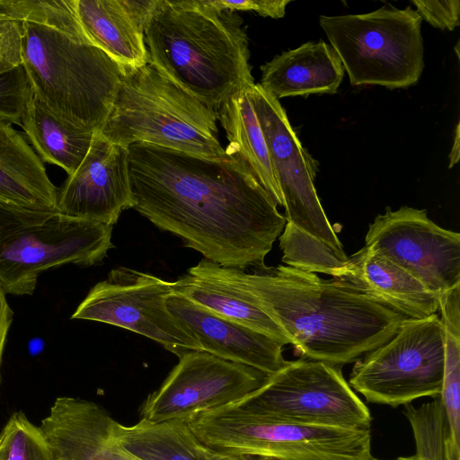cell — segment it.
<instances>
[{
  "label": "cell",
  "instance_id": "30",
  "mask_svg": "<svg viewBox=\"0 0 460 460\" xmlns=\"http://www.w3.org/2000/svg\"><path fill=\"white\" fill-rule=\"evenodd\" d=\"M419 408L406 404L404 414L411 423L418 460H445L443 415L438 397Z\"/></svg>",
  "mask_w": 460,
  "mask_h": 460
},
{
  "label": "cell",
  "instance_id": "35",
  "mask_svg": "<svg viewBox=\"0 0 460 460\" xmlns=\"http://www.w3.org/2000/svg\"><path fill=\"white\" fill-rule=\"evenodd\" d=\"M101 460H137L119 446L115 444L111 438L108 440L102 451Z\"/></svg>",
  "mask_w": 460,
  "mask_h": 460
},
{
  "label": "cell",
  "instance_id": "4",
  "mask_svg": "<svg viewBox=\"0 0 460 460\" xmlns=\"http://www.w3.org/2000/svg\"><path fill=\"white\" fill-rule=\"evenodd\" d=\"M20 65L51 112L101 130L120 78V66L102 50L53 24L0 17V70Z\"/></svg>",
  "mask_w": 460,
  "mask_h": 460
},
{
  "label": "cell",
  "instance_id": "36",
  "mask_svg": "<svg viewBox=\"0 0 460 460\" xmlns=\"http://www.w3.org/2000/svg\"><path fill=\"white\" fill-rule=\"evenodd\" d=\"M459 123L456 125V132H455V138H454V144L451 150V153L449 155V168L454 166L459 161Z\"/></svg>",
  "mask_w": 460,
  "mask_h": 460
},
{
  "label": "cell",
  "instance_id": "14",
  "mask_svg": "<svg viewBox=\"0 0 460 460\" xmlns=\"http://www.w3.org/2000/svg\"><path fill=\"white\" fill-rule=\"evenodd\" d=\"M178 358V364L162 385L144 401L142 420H185L237 402L259 388L269 376L202 350H190Z\"/></svg>",
  "mask_w": 460,
  "mask_h": 460
},
{
  "label": "cell",
  "instance_id": "32",
  "mask_svg": "<svg viewBox=\"0 0 460 460\" xmlns=\"http://www.w3.org/2000/svg\"><path fill=\"white\" fill-rule=\"evenodd\" d=\"M411 4L415 5L421 20H425L435 28L453 31L459 26V0H411Z\"/></svg>",
  "mask_w": 460,
  "mask_h": 460
},
{
  "label": "cell",
  "instance_id": "9",
  "mask_svg": "<svg viewBox=\"0 0 460 460\" xmlns=\"http://www.w3.org/2000/svg\"><path fill=\"white\" fill-rule=\"evenodd\" d=\"M444 334L439 315L406 319L395 334L355 361L349 385L368 402L398 407L442 387Z\"/></svg>",
  "mask_w": 460,
  "mask_h": 460
},
{
  "label": "cell",
  "instance_id": "13",
  "mask_svg": "<svg viewBox=\"0 0 460 460\" xmlns=\"http://www.w3.org/2000/svg\"><path fill=\"white\" fill-rule=\"evenodd\" d=\"M440 296L460 285V234L434 223L426 209L387 207L369 224L365 245Z\"/></svg>",
  "mask_w": 460,
  "mask_h": 460
},
{
  "label": "cell",
  "instance_id": "38",
  "mask_svg": "<svg viewBox=\"0 0 460 460\" xmlns=\"http://www.w3.org/2000/svg\"><path fill=\"white\" fill-rule=\"evenodd\" d=\"M375 460H379V459H375ZM394 460H418L417 457L413 455V456H400Z\"/></svg>",
  "mask_w": 460,
  "mask_h": 460
},
{
  "label": "cell",
  "instance_id": "2",
  "mask_svg": "<svg viewBox=\"0 0 460 460\" xmlns=\"http://www.w3.org/2000/svg\"><path fill=\"white\" fill-rule=\"evenodd\" d=\"M188 273L244 293L283 330L297 355L332 365L355 362L408 319L337 279L287 265H264L249 273L203 259Z\"/></svg>",
  "mask_w": 460,
  "mask_h": 460
},
{
  "label": "cell",
  "instance_id": "24",
  "mask_svg": "<svg viewBox=\"0 0 460 460\" xmlns=\"http://www.w3.org/2000/svg\"><path fill=\"white\" fill-rule=\"evenodd\" d=\"M174 294L228 320L279 341L290 340L283 330L247 295L214 278L183 275L172 282Z\"/></svg>",
  "mask_w": 460,
  "mask_h": 460
},
{
  "label": "cell",
  "instance_id": "33",
  "mask_svg": "<svg viewBox=\"0 0 460 460\" xmlns=\"http://www.w3.org/2000/svg\"><path fill=\"white\" fill-rule=\"evenodd\" d=\"M207 4L218 10L253 11L261 16L282 18L290 0H206Z\"/></svg>",
  "mask_w": 460,
  "mask_h": 460
},
{
  "label": "cell",
  "instance_id": "5",
  "mask_svg": "<svg viewBox=\"0 0 460 460\" xmlns=\"http://www.w3.org/2000/svg\"><path fill=\"white\" fill-rule=\"evenodd\" d=\"M217 119L215 110L148 58L140 66H120L115 96L99 131L111 142L126 147L146 143L221 158L227 152L218 140Z\"/></svg>",
  "mask_w": 460,
  "mask_h": 460
},
{
  "label": "cell",
  "instance_id": "29",
  "mask_svg": "<svg viewBox=\"0 0 460 460\" xmlns=\"http://www.w3.org/2000/svg\"><path fill=\"white\" fill-rule=\"evenodd\" d=\"M0 17L53 24L88 40L80 26L75 0H0Z\"/></svg>",
  "mask_w": 460,
  "mask_h": 460
},
{
  "label": "cell",
  "instance_id": "37",
  "mask_svg": "<svg viewBox=\"0 0 460 460\" xmlns=\"http://www.w3.org/2000/svg\"><path fill=\"white\" fill-rule=\"evenodd\" d=\"M224 460H279L275 458L269 457H260V456H230L224 455Z\"/></svg>",
  "mask_w": 460,
  "mask_h": 460
},
{
  "label": "cell",
  "instance_id": "6",
  "mask_svg": "<svg viewBox=\"0 0 460 460\" xmlns=\"http://www.w3.org/2000/svg\"><path fill=\"white\" fill-rule=\"evenodd\" d=\"M213 451L279 460H375L370 429L288 421L226 405L185 420Z\"/></svg>",
  "mask_w": 460,
  "mask_h": 460
},
{
  "label": "cell",
  "instance_id": "12",
  "mask_svg": "<svg viewBox=\"0 0 460 460\" xmlns=\"http://www.w3.org/2000/svg\"><path fill=\"white\" fill-rule=\"evenodd\" d=\"M247 95L266 140L286 221L345 254L314 185L316 163L300 143L285 110L259 84L249 85Z\"/></svg>",
  "mask_w": 460,
  "mask_h": 460
},
{
  "label": "cell",
  "instance_id": "15",
  "mask_svg": "<svg viewBox=\"0 0 460 460\" xmlns=\"http://www.w3.org/2000/svg\"><path fill=\"white\" fill-rule=\"evenodd\" d=\"M134 206L128 148L96 130L79 167L58 188L57 210L113 226L123 210Z\"/></svg>",
  "mask_w": 460,
  "mask_h": 460
},
{
  "label": "cell",
  "instance_id": "19",
  "mask_svg": "<svg viewBox=\"0 0 460 460\" xmlns=\"http://www.w3.org/2000/svg\"><path fill=\"white\" fill-rule=\"evenodd\" d=\"M261 88L277 100L288 96L335 93L344 68L332 47L306 42L261 66Z\"/></svg>",
  "mask_w": 460,
  "mask_h": 460
},
{
  "label": "cell",
  "instance_id": "10",
  "mask_svg": "<svg viewBox=\"0 0 460 460\" xmlns=\"http://www.w3.org/2000/svg\"><path fill=\"white\" fill-rule=\"evenodd\" d=\"M243 411L303 424L370 429L367 406L343 377L341 367L299 358L267 376L237 402Z\"/></svg>",
  "mask_w": 460,
  "mask_h": 460
},
{
  "label": "cell",
  "instance_id": "16",
  "mask_svg": "<svg viewBox=\"0 0 460 460\" xmlns=\"http://www.w3.org/2000/svg\"><path fill=\"white\" fill-rule=\"evenodd\" d=\"M167 306L202 351L268 375L287 363L283 357L285 345L278 340L219 316L174 293L167 299Z\"/></svg>",
  "mask_w": 460,
  "mask_h": 460
},
{
  "label": "cell",
  "instance_id": "17",
  "mask_svg": "<svg viewBox=\"0 0 460 460\" xmlns=\"http://www.w3.org/2000/svg\"><path fill=\"white\" fill-rule=\"evenodd\" d=\"M156 0H75L80 26L95 47L119 66L148 60L145 24Z\"/></svg>",
  "mask_w": 460,
  "mask_h": 460
},
{
  "label": "cell",
  "instance_id": "31",
  "mask_svg": "<svg viewBox=\"0 0 460 460\" xmlns=\"http://www.w3.org/2000/svg\"><path fill=\"white\" fill-rule=\"evenodd\" d=\"M33 92L22 65L0 73V120L21 127Z\"/></svg>",
  "mask_w": 460,
  "mask_h": 460
},
{
  "label": "cell",
  "instance_id": "27",
  "mask_svg": "<svg viewBox=\"0 0 460 460\" xmlns=\"http://www.w3.org/2000/svg\"><path fill=\"white\" fill-rule=\"evenodd\" d=\"M281 261L287 266L310 273L339 278L349 257L339 253L310 234L287 222L279 236Z\"/></svg>",
  "mask_w": 460,
  "mask_h": 460
},
{
  "label": "cell",
  "instance_id": "3",
  "mask_svg": "<svg viewBox=\"0 0 460 460\" xmlns=\"http://www.w3.org/2000/svg\"><path fill=\"white\" fill-rule=\"evenodd\" d=\"M149 59L209 108L253 84L249 40L237 12L206 0H156L144 28Z\"/></svg>",
  "mask_w": 460,
  "mask_h": 460
},
{
  "label": "cell",
  "instance_id": "11",
  "mask_svg": "<svg viewBox=\"0 0 460 460\" xmlns=\"http://www.w3.org/2000/svg\"><path fill=\"white\" fill-rule=\"evenodd\" d=\"M172 282L137 270L119 267L94 285L72 319L90 320L124 328L161 344L177 357L201 350L167 306Z\"/></svg>",
  "mask_w": 460,
  "mask_h": 460
},
{
  "label": "cell",
  "instance_id": "26",
  "mask_svg": "<svg viewBox=\"0 0 460 460\" xmlns=\"http://www.w3.org/2000/svg\"><path fill=\"white\" fill-rule=\"evenodd\" d=\"M444 334V368L438 396L445 460H460V285L438 297Z\"/></svg>",
  "mask_w": 460,
  "mask_h": 460
},
{
  "label": "cell",
  "instance_id": "25",
  "mask_svg": "<svg viewBox=\"0 0 460 460\" xmlns=\"http://www.w3.org/2000/svg\"><path fill=\"white\" fill-rule=\"evenodd\" d=\"M231 94L217 111V119L229 141L245 161L255 178L277 205L283 207V199L275 179L266 140L247 95V87Z\"/></svg>",
  "mask_w": 460,
  "mask_h": 460
},
{
  "label": "cell",
  "instance_id": "22",
  "mask_svg": "<svg viewBox=\"0 0 460 460\" xmlns=\"http://www.w3.org/2000/svg\"><path fill=\"white\" fill-rule=\"evenodd\" d=\"M111 438L137 460H224L223 454L200 441L185 420L140 419L128 426L115 420Z\"/></svg>",
  "mask_w": 460,
  "mask_h": 460
},
{
  "label": "cell",
  "instance_id": "34",
  "mask_svg": "<svg viewBox=\"0 0 460 460\" xmlns=\"http://www.w3.org/2000/svg\"><path fill=\"white\" fill-rule=\"evenodd\" d=\"M13 318V312L8 305L6 293L0 285V367Z\"/></svg>",
  "mask_w": 460,
  "mask_h": 460
},
{
  "label": "cell",
  "instance_id": "18",
  "mask_svg": "<svg viewBox=\"0 0 460 460\" xmlns=\"http://www.w3.org/2000/svg\"><path fill=\"white\" fill-rule=\"evenodd\" d=\"M337 279L408 319H422L438 312V296L391 260L367 246L349 257Z\"/></svg>",
  "mask_w": 460,
  "mask_h": 460
},
{
  "label": "cell",
  "instance_id": "7",
  "mask_svg": "<svg viewBox=\"0 0 460 460\" xmlns=\"http://www.w3.org/2000/svg\"><path fill=\"white\" fill-rule=\"evenodd\" d=\"M112 229L58 210L0 208V285L6 294L31 295L48 270L98 264L114 247Z\"/></svg>",
  "mask_w": 460,
  "mask_h": 460
},
{
  "label": "cell",
  "instance_id": "20",
  "mask_svg": "<svg viewBox=\"0 0 460 460\" xmlns=\"http://www.w3.org/2000/svg\"><path fill=\"white\" fill-rule=\"evenodd\" d=\"M115 420L98 403L59 396L40 425L54 460H101Z\"/></svg>",
  "mask_w": 460,
  "mask_h": 460
},
{
  "label": "cell",
  "instance_id": "8",
  "mask_svg": "<svg viewBox=\"0 0 460 460\" xmlns=\"http://www.w3.org/2000/svg\"><path fill=\"white\" fill-rule=\"evenodd\" d=\"M421 18L393 5L361 14L321 15L319 22L354 86L407 88L424 69Z\"/></svg>",
  "mask_w": 460,
  "mask_h": 460
},
{
  "label": "cell",
  "instance_id": "1",
  "mask_svg": "<svg viewBox=\"0 0 460 460\" xmlns=\"http://www.w3.org/2000/svg\"><path fill=\"white\" fill-rule=\"evenodd\" d=\"M127 148L137 212L221 267L265 265L287 221L234 149L213 158L146 143Z\"/></svg>",
  "mask_w": 460,
  "mask_h": 460
},
{
  "label": "cell",
  "instance_id": "23",
  "mask_svg": "<svg viewBox=\"0 0 460 460\" xmlns=\"http://www.w3.org/2000/svg\"><path fill=\"white\" fill-rule=\"evenodd\" d=\"M21 127L40 159L61 167L67 175L83 162L95 132L56 116L34 96L24 109Z\"/></svg>",
  "mask_w": 460,
  "mask_h": 460
},
{
  "label": "cell",
  "instance_id": "28",
  "mask_svg": "<svg viewBox=\"0 0 460 460\" xmlns=\"http://www.w3.org/2000/svg\"><path fill=\"white\" fill-rule=\"evenodd\" d=\"M0 460H54V456L40 427L17 411L0 432Z\"/></svg>",
  "mask_w": 460,
  "mask_h": 460
},
{
  "label": "cell",
  "instance_id": "21",
  "mask_svg": "<svg viewBox=\"0 0 460 460\" xmlns=\"http://www.w3.org/2000/svg\"><path fill=\"white\" fill-rule=\"evenodd\" d=\"M57 190L23 136L0 120V208L56 211Z\"/></svg>",
  "mask_w": 460,
  "mask_h": 460
}]
</instances>
